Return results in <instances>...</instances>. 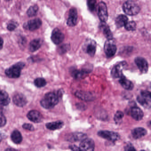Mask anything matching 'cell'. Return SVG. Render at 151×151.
Returning <instances> with one entry per match:
<instances>
[{
  "label": "cell",
  "mask_w": 151,
  "mask_h": 151,
  "mask_svg": "<svg viewBox=\"0 0 151 151\" xmlns=\"http://www.w3.org/2000/svg\"><path fill=\"white\" fill-rule=\"evenodd\" d=\"M63 93L61 91H58L57 93L49 92L46 93L41 101L40 104L42 106L46 109H50L54 107L59 102L60 98Z\"/></svg>",
  "instance_id": "cell-1"
},
{
  "label": "cell",
  "mask_w": 151,
  "mask_h": 151,
  "mask_svg": "<svg viewBox=\"0 0 151 151\" xmlns=\"http://www.w3.org/2000/svg\"><path fill=\"white\" fill-rule=\"evenodd\" d=\"M25 67L24 63L19 62L7 69L5 71L6 75L10 78H17L21 75L22 70Z\"/></svg>",
  "instance_id": "cell-2"
},
{
  "label": "cell",
  "mask_w": 151,
  "mask_h": 151,
  "mask_svg": "<svg viewBox=\"0 0 151 151\" xmlns=\"http://www.w3.org/2000/svg\"><path fill=\"white\" fill-rule=\"evenodd\" d=\"M123 9L126 14L134 16L139 14L140 11V8L135 1H128L123 4Z\"/></svg>",
  "instance_id": "cell-3"
},
{
  "label": "cell",
  "mask_w": 151,
  "mask_h": 151,
  "mask_svg": "<svg viewBox=\"0 0 151 151\" xmlns=\"http://www.w3.org/2000/svg\"><path fill=\"white\" fill-rule=\"evenodd\" d=\"M138 102L144 107L150 109L151 105V93L148 91H143L140 92V94L137 98Z\"/></svg>",
  "instance_id": "cell-4"
},
{
  "label": "cell",
  "mask_w": 151,
  "mask_h": 151,
  "mask_svg": "<svg viewBox=\"0 0 151 151\" xmlns=\"http://www.w3.org/2000/svg\"><path fill=\"white\" fill-rule=\"evenodd\" d=\"M116 45L114 40L112 39L108 40L104 45V52L107 57L108 58L113 57L116 52Z\"/></svg>",
  "instance_id": "cell-5"
},
{
  "label": "cell",
  "mask_w": 151,
  "mask_h": 151,
  "mask_svg": "<svg viewBox=\"0 0 151 151\" xmlns=\"http://www.w3.org/2000/svg\"><path fill=\"white\" fill-rule=\"evenodd\" d=\"M98 136L112 142H115L120 139V136L117 132L107 130H101L98 132Z\"/></svg>",
  "instance_id": "cell-6"
},
{
  "label": "cell",
  "mask_w": 151,
  "mask_h": 151,
  "mask_svg": "<svg viewBox=\"0 0 151 151\" xmlns=\"http://www.w3.org/2000/svg\"><path fill=\"white\" fill-rule=\"evenodd\" d=\"M127 66V63L125 61H122L116 64L111 71L112 77L115 78H120L123 76L122 71Z\"/></svg>",
  "instance_id": "cell-7"
},
{
  "label": "cell",
  "mask_w": 151,
  "mask_h": 151,
  "mask_svg": "<svg viewBox=\"0 0 151 151\" xmlns=\"http://www.w3.org/2000/svg\"><path fill=\"white\" fill-rule=\"evenodd\" d=\"M97 14L101 22H106L108 18L107 7L104 2H101L99 3L97 8Z\"/></svg>",
  "instance_id": "cell-8"
},
{
  "label": "cell",
  "mask_w": 151,
  "mask_h": 151,
  "mask_svg": "<svg viewBox=\"0 0 151 151\" xmlns=\"http://www.w3.org/2000/svg\"><path fill=\"white\" fill-rule=\"evenodd\" d=\"M97 48L96 42L92 40H87L83 46V50L90 56L93 57L95 55Z\"/></svg>",
  "instance_id": "cell-9"
},
{
  "label": "cell",
  "mask_w": 151,
  "mask_h": 151,
  "mask_svg": "<svg viewBox=\"0 0 151 151\" xmlns=\"http://www.w3.org/2000/svg\"><path fill=\"white\" fill-rule=\"evenodd\" d=\"M79 148L82 151H93L95 148V143L93 139L86 137L81 141Z\"/></svg>",
  "instance_id": "cell-10"
},
{
  "label": "cell",
  "mask_w": 151,
  "mask_h": 151,
  "mask_svg": "<svg viewBox=\"0 0 151 151\" xmlns=\"http://www.w3.org/2000/svg\"><path fill=\"white\" fill-rule=\"evenodd\" d=\"M42 22L41 20L39 18H35L30 20L28 22L24 24V27L26 29L29 30L31 31L38 29L41 27Z\"/></svg>",
  "instance_id": "cell-11"
},
{
  "label": "cell",
  "mask_w": 151,
  "mask_h": 151,
  "mask_svg": "<svg viewBox=\"0 0 151 151\" xmlns=\"http://www.w3.org/2000/svg\"><path fill=\"white\" fill-rule=\"evenodd\" d=\"M135 63L140 72L146 73L148 69V63L145 58L137 57L135 58Z\"/></svg>",
  "instance_id": "cell-12"
},
{
  "label": "cell",
  "mask_w": 151,
  "mask_h": 151,
  "mask_svg": "<svg viewBox=\"0 0 151 151\" xmlns=\"http://www.w3.org/2000/svg\"><path fill=\"white\" fill-rule=\"evenodd\" d=\"M87 137V135L82 132H76L70 133L66 136V139L67 141L70 142L82 141Z\"/></svg>",
  "instance_id": "cell-13"
},
{
  "label": "cell",
  "mask_w": 151,
  "mask_h": 151,
  "mask_svg": "<svg viewBox=\"0 0 151 151\" xmlns=\"http://www.w3.org/2000/svg\"><path fill=\"white\" fill-rule=\"evenodd\" d=\"M64 35L58 28H55L52 32L51 40L55 45H59L63 41Z\"/></svg>",
  "instance_id": "cell-14"
},
{
  "label": "cell",
  "mask_w": 151,
  "mask_h": 151,
  "mask_svg": "<svg viewBox=\"0 0 151 151\" xmlns=\"http://www.w3.org/2000/svg\"><path fill=\"white\" fill-rule=\"evenodd\" d=\"M78 20V13L77 9L72 8L70 10L68 18L67 24L69 26L73 27L76 24Z\"/></svg>",
  "instance_id": "cell-15"
},
{
  "label": "cell",
  "mask_w": 151,
  "mask_h": 151,
  "mask_svg": "<svg viewBox=\"0 0 151 151\" xmlns=\"http://www.w3.org/2000/svg\"><path fill=\"white\" fill-rule=\"evenodd\" d=\"M13 100L14 103L19 107L24 106L28 102L25 96L21 93H17L14 95Z\"/></svg>",
  "instance_id": "cell-16"
},
{
  "label": "cell",
  "mask_w": 151,
  "mask_h": 151,
  "mask_svg": "<svg viewBox=\"0 0 151 151\" xmlns=\"http://www.w3.org/2000/svg\"><path fill=\"white\" fill-rule=\"evenodd\" d=\"M75 95L82 100L86 101H91L94 99V95L90 92L78 91L75 93Z\"/></svg>",
  "instance_id": "cell-17"
},
{
  "label": "cell",
  "mask_w": 151,
  "mask_h": 151,
  "mask_svg": "<svg viewBox=\"0 0 151 151\" xmlns=\"http://www.w3.org/2000/svg\"><path fill=\"white\" fill-rule=\"evenodd\" d=\"M27 117L31 122L35 123L40 122L43 120L42 115L37 110H31L29 112Z\"/></svg>",
  "instance_id": "cell-18"
},
{
  "label": "cell",
  "mask_w": 151,
  "mask_h": 151,
  "mask_svg": "<svg viewBox=\"0 0 151 151\" xmlns=\"http://www.w3.org/2000/svg\"><path fill=\"white\" fill-rule=\"evenodd\" d=\"M130 114L132 117L136 121L142 120L144 116L143 111L138 107L133 106L130 109Z\"/></svg>",
  "instance_id": "cell-19"
},
{
  "label": "cell",
  "mask_w": 151,
  "mask_h": 151,
  "mask_svg": "<svg viewBox=\"0 0 151 151\" xmlns=\"http://www.w3.org/2000/svg\"><path fill=\"white\" fill-rule=\"evenodd\" d=\"M90 70L83 69L82 70L74 69L71 72V76L75 79H80L83 78L87 74L91 72Z\"/></svg>",
  "instance_id": "cell-20"
},
{
  "label": "cell",
  "mask_w": 151,
  "mask_h": 151,
  "mask_svg": "<svg viewBox=\"0 0 151 151\" xmlns=\"http://www.w3.org/2000/svg\"><path fill=\"white\" fill-rule=\"evenodd\" d=\"M100 29L103 32L105 37L108 40L113 39V34L109 25L105 22H101L100 24Z\"/></svg>",
  "instance_id": "cell-21"
},
{
  "label": "cell",
  "mask_w": 151,
  "mask_h": 151,
  "mask_svg": "<svg viewBox=\"0 0 151 151\" xmlns=\"http://www.w3.org/2000/svg\"><path fill=\"white\" fill-rule=\"evenodd\" d=\"M147 131L145 129L142 127H137L135 128L132 131V135L135 139H138L145 136Z\"/></svg>",
  "instance_id": "cell-22"
},
{
  "label": "cell",
  "mask_w": 151,
  "mask_h": 151,
  "mask_svg": "<svg viewBox=\"0 0 151 151\" xmlns=\"http://www.w3.org/2000/svg\"><path fill=\"white\" fill-rule=\"evenodd\" d=\"M119 82L123 88L125 90L131 91L133 89L134 85L132 82L126 78L123 75L120 78Z\"/></svg>",
  "instance_id": "cell-23"
},
{
  "label": "cell",
  "mask_w": 151,
  "mask_h": 151,
  "mask_svg": "<svg viewBox=\"0 0 151 151\" xmlns=\"http://www.w3.org/2000/svg\"><path fill=\"white\" fill-rule=\"evenodd\" d=\"M64 125V123L62 121L49 122L46 124V128L51 130L60 129L63 128Z\"/></svg>",
  "instance_id": "cell-24"
},
{
  "label": "cell",
  "mask_w": 151,
  "mask_h": 151,
  "mask_svg": "<svg viewBox=\"0 0 151 151\" xmlns=\"http://www.w3.org/2000/svg\"><path fill=\"white\" fill-rule=\"evenodd\" d=\"M10 99L6 92L0 90V104L1 106H6L10 103Z\"/></svg>",
  "instance_id": "cell-25"
},
{
  "label": "cell",
  "mask_w": 151,
  "mask_h": 151,
  "mask_svg": "<svg viewBox=\"0 0 151 151\" xmlns=\"http://www.w3.org/2000/svg\"><path fill=\"white\" fill-rule=\"evenodd\" d=\"M128 22V18L126 16L120 15L116 19V25L117 28H121L124 26Z\"/></svg>",
  "instance_id": "cell-26"
},
{
  "label": "cell",
  "mask_w": 151,
  "mask_h": 151,
  "mask_svg": "<svg viewBox=\"0 0 151 151\" xmlns=\"http://www.w3.org/2000/svg\"><path fill=\"white\" fill-rule=\"evenodd\" d=\"M41 40L35 39L30 42L29 46V50L31 52H34L38 50L42 45Z\"/></svg>",
  "instance_id": "cell-27"
},
{
  "label": "cell",
  "mask_w": 151,
  "mask_h": 151,
  "mask_svg": "<svg viewBox=\"0 0 151 151\" xmlns=\"http://www.w3.org/2000/svg\"><path fill=\"white\" fill-rule=\"evenodd\" d=\"M11 138L12 141L17 144H20L22 140V136L21 132L17 130H15L12 132Z\"/></svg>",
  "instance_id": "cell-28"
},
{
  "label": "cell",
  "mask_w": 151,
  "mask_h": 151,
  "mask_svg": "<svg viewBox=\"0 0 151 151\" xmlns=\"http://www.w3.org/2000/svg\"><path fill=\"white\" fill-rule=\"evenodd\" d=\"M38 9L39 7L37 5H34L32 6H31L27 11V15L29 17L35 16L37 13Z\"/></svg>",
  "instance_id": "cell-29"
},
{
  "label": "cell",
  "mask_w": 151,
  "mask_h": 151,
  "mask_svg": "<svg viewBox=\"0 0 151 151\" xmlns=\"http://www.w3.org/2000/svg\"><path fill=\"white\" fill-rule=\"evenodd\" d=\"M124 116V114L121 111H117L115 114L114 116V120L116 123L117 124H120L122 122V118Z\"/></svg>",
  "instance_id": "cell-30"
},
{
  "label": "cell",
  "mask_w": 151,
  "mask_h": 151,
  "mask_svg": "<svg viewBox=\"0 0 151 151\" xmlns=\"http://www.w3.org/2000/svg\"><path fill=\"white\" fill-rule=\"evenodd\" d=\"M35 86L39 88L44 87L47 84V82L45 79L42 78H36L34 81Z\"/></svg>",
  "instance_id": "cell-31"
},
{
  "label": "cell",
  "mask_w": 151,
  "mask_h": 151,
  "mask_svg": "<svg viewBox=\"0 0 151 151\" xmlns=\"http://www.w3.org/2000/svg\"><path fill=\"white\" fill-rule=\"evenodd\" d=\"M70 49V46L68 44L62 45L58 48V52L60 54H63Z\"/></svg>",
  "instance_id": "cell-32"
},
{
  "label": "cell",
  "mask_w": 151,
  "mask_h": 151,
  "mask_svg": "<svg viewBox=\"0 0 151 151\" xmlns=\"http://www.w3.org/2000/svg\"><path fill=\"white\" fill-rule=\"evenodd\" d=\"M125 29L128 31H134L136 29V23L133 21L127 22L124 25Z\"/></svg>",
  "instance_id": "cell-33"
},
{
  "label": "cell",
  "mask_w": 151,
  "mask_h": 151,
  "mask_svg": "<svg viewBox=\"0 0 151 151\" xmlns=\"http://www.w3.org/2000/svg\"><path fill=\"white\" fill-rule=\"evenodd\" d=\"M96 0H87V6L91 11H93L96 8Z\"/></svg>",
  "instance_id": "cell-34"
},
{
  "label": "cell",
  "mask_w": 151,
  "mask_h": 151,
  "mask_svg": "<svg viewBox=\"0 0 151 151\" xmlns=\"http://www.w3.org/2000/svg\"><path fill=\"white\" fill-rule=\"evenodd\" d=\"M18 25V24L16 22H11L8 24L7 29L10 31H13L17 28Z\"/></svg>",
  "instance_id": "cell-35"
},
{
  "label": "cell",
  "mask_w": 151,
  "mask_h": 151,
  "mask_svg": "<svg viewBox=\"0 0 151 151\" xmlns=\"http://www.w3.org/2000/svg\"><path fill=\"white\" fill-rule=\"evenodd\" d=\"M6 119L3 115L0 114V127H3L6 123Z\"/></svg>",
  "instance_id": "cell-36"
},
{
  "label": "cell",
  "mask_w": 151,
  "mask_h": 151,
  "mask_svg": "<svg viewBox=\"0 0 151 151\" xmlns=\"http://www.w3.org/2000/svg\"><path fill=\"white\" fill-rule=\"evenodd\" d=\"M124 150L125 151H136V149L134 148L132 144L131 143H128L124 147Z\"/></svg>",
  "instance_id": "cell-37"
},
{
  "label": "cell",
  "mask_w": 151,
  "mask_h": 151,
  "mask_svg": "<svg viewBox=\"0 0 151 151\" xmlns=\"http://www.w3.org/2000/svg\"><path fill=\"white\" fill-rule=\"evenodd\" d=\"M23 128L25 129L28 130L29 131H33L34 130V128L32 124H30L25 123L23 125Z\"/></svg>",
  "instance_id": "cell-38"
},
{
  "label": "cell",
  "mask_w": 151,
  "mask_h": 151,
  "mask_svg": "<svg viewBox=\"0 0 151 151\" xmlns=\"http://www.w3.org/2000/svg\"><path fill=\"white\" fill-rule=\"evenodd\" d=\"M69 148H70L71 150H74V151H77V150H80V149H79V147H78L77 146H76V145H71L70 146H69Z\"/></svg>",
  "instance_id": "cell-39"
},
{
  "label": "cell",
  "mask_w": 151,
  "mask_h": 151,
  "mask_svg": "<svg viewBox=\"0 0 151 151\" xmlns=\"http://www.w3.org/2000/svg\"><path fill=\"white\" fill-rule=\"evenodd\" d=\"M3 43H4V41H3V39L0 37V50H1L3 47Z\"/></svg>",
  "instance_id": "cell-40"
},
{
  "label": "cell",
  "mask_w": 151,
  "mask_h": 151,
  "mask_svg": "<svg viewBox=\"0 0 151 151\" xmlns=\"http://www.w3.org/2000/svg\"><path fill=\"white\" fill-rule=\"evenodd\" d=\"M2 109H3V108L1 106V105H0V114H2Z\"/></svg>",
  "instance_id": "cell-41"
},
{
  "label": "cell",
  "mask_w": 151,
  "mask_h": 151,
  "mask_svg": "<svg viewBox=\"0 0 151 151\" xmlns=\"http://www.w3.org/2000/svg\"><path fill=\"white\" fill-rule=\"evenodd\" d=\"M1 139H2V137L0 135V142L1 141Z\"/></svg>",
  "instance_id": "cell-42"
},
{
  "label": "cell",
  "mask_w": 151,
  "mask_h": 151,
  "mask_svg": "<svg viewBox=\"0 0 151 151\" xmlns=\"http://www.w3.org/2000/svg\"><path fill=\"white\" fill-rule=\"evenodd\" d=\"M7 1H11V0H6Z\"/></svg>",
  "instance_id": "cell-43"
}]
</instances>
